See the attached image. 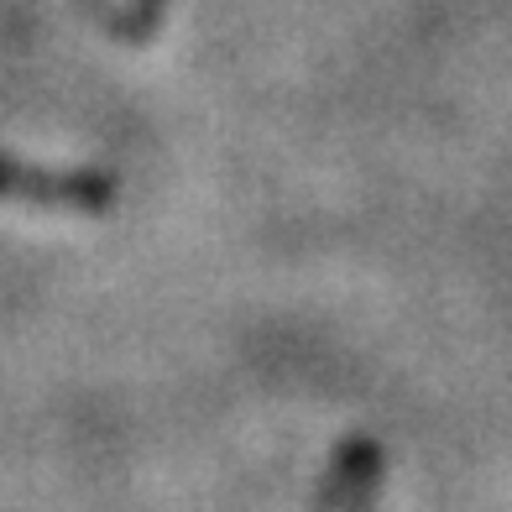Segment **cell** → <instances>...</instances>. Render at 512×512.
<instances>
[{"label": "cell", "mask_w": 512, "mask_h": 512, "mask_svg": "<svg viewBox=\"0 0 512 512\" xmlns=\"http://www.w3.org/2000/svg\"><path fill=\"white\" fill-rule=\"evenodd\" d=\"M0 199H27V204H53V209H100L110 199V178L100 173H53V168H27V162H0Z\"/></svg>", "instance_id": "obj_1"}, {"label": "cell", "mask_w": 512, "mask_h": 512, "mask_svg": "<svg viewBox=\"0 0 512 512\" xmlns=\"http://www.w3.org/2000/svg\"><path fill=\"white\" fill-rule=\"evenodd\" d=\"M366 497H371V450H356L351 471H345L335 481V492L324 497V512H366Z\"/></svg>", "instance_id": "obj_2"}]
</instances>
